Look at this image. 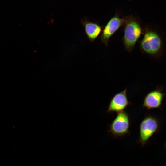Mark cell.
Returning <instances> with one entry per match:
<instances>
[{
	"label": "cell",
	"instance_id": "277c9868",
	"mask_svg": "<svg viewBox=\"0 0 166 166\" xmlns=\"http://www.w3.org/2000/svg\"><path fill=\"white\" fill-rule=\"evenodd\" d=\"M130 125L129 116L124 110L117 113L109 125L108 132L115 137H122L130 134Z\"/></svg>",
	"mask_w": 166,
	"mask_h": 166
},
{
	"label": "cell",
	"instance_id": "9c48e42d",
	"mask_svg": "<svg viewBox=\"0 0 166 166\" xmlns=\"http://www.w3.org/2000/svg\"><path fill=\"white\" fill-rule=\"evenodd\" d=\"M165 146H166V143H165Z\"/></svg>",
	"mask_w": 166,
	"mask_h": 166
},
{
	"label": "cell",
	"instance_id": "52a82bcc",
	"mask_svg": "<svg viewBox=\"0 0 166 166\" xmlns=\"http://www.w3.org/2000/svg\"><path fill=\"white\" fill-rule=\"evenodd\" d=\"M165 93L162 87H158L156 90L148 93L144 99L143 107L148 109L160 108Z\"/></svg>",
	"mask_w": 166,
	"mask_h": 166
},
{
	"label": "cell",
	"instance_id": "7a4b0ae2",
	"mask_svg": "<svg viewBox=\"0 0 166 166\" xmlns=\"http://www.w3.org/2000/svg\"><path fill=\"white\" fill-rule=\"evenodd\" d=\"M123 42L125 49L132 51L143 32V29L138 19L133 16L125 18Z\"/></svg>",
	"mask_w": 166,
	"mask_h": 166
},
{
	"label": "cell",
	"instance_id": "3957f363",
	"mask_svg": "<svg viewBox=\"0 0 166 166\" xmlns=\"http://www.w3.org/2000/svg\"><path fill=\"white\" fill-rule=\"evenodd\" d=\"M160 123L157 118L152 115L146 116L140 126L139 142L142 146L145 145L150 138L159 130Z\"/></svg>",
	"mask_w": 166,
	"mask_h": 166
},
{
	"label": "cell",
	"instance_id": "6da1fadb",
	"mask_svg": "<svg viewBox=\"0 0 166 166\" xmlns=\"http://www.w3.org/2000/svg\"><path fill=\"white\" fill-rule=\"evenodd\" d=\"M144 36L140 43L142 52L148 55L156 57L161 53L163 48L162 39L157 31L147 28L144 30Z\"/></svg>",
	"mask_w": 166,
	"mask_h": 166
},
{
	"label": "cell",
	"instance_id": "ba28073f",
	"mask_svg": "<svg viewBox=\"0 0 166 166\" xmlns=\"http://www.w3.org/2000/svg\"><path fill=\"white\" fill-rule=\"evenodd\" d=\"M81 22L84 26L85 33L90 41L93 42L102 30V27L98 23L91 22L86 18L81 19Z\"/></svg>",
	"mask_w": 166,
	"mask_h": 166
},
{
	"label": "cell",
	"instance_id": "5b68a950",
	"mask_svg": "<svg viewBox=\"0 0 166 166\" xmlns=\"http://www.w3.org/2000/svg\"><path fill=\"white\" fill-rule=\"evenodd\" d=\"M125 18H121L115 14L108 22L102 31L101 36V42L107 46L110 38L121 26H124Z\"/></svg>",
	"mask_w": 166,
	"mask_h": 166
},
{
	"label": "cell",
	"instance_id": "8992f818",
	"mask_svg": "<svg viewBox=\"0 0 166 166\" xmlns=\"http://www.w3.org/2000/svg\"><path fill=\"white\" fill-rule=\"evenodd\" d=\"M132 103L128 100L127 95V89L115 94L111 98L109 104L107 113L123 111Z\"/></svg>",
	"mask_w": 166,
	"mask_h": 166
}]
</instances>
